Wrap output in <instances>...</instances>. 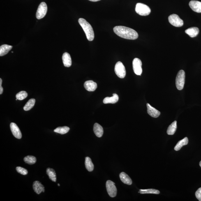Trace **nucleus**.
<instances>
[{"label":"nucleus","instance_id":"26","mask_svg":"<svg viewBox=\"0 0 201 201\" xmlns=\"http://www.w3.org/2000/svg\"><path fill=\"white\" fill-rule=\"evenodd\" d=\"M70 128L67 126L58 127L54 130V132L58 133L64 135L69 131Z\"/></svg>","mask_w":201,"mask_h":201},{"label":"nucleus","instance_id":"33","mask_svg":"<svg viewBox=\"0 0 201 201\" xmlns=\"http://www.w3.org/2000/svg\"><path fill=\"white\" fill-rule=\"evenodd\" d=\"M89 1H91V2H97L98 1H100V0H89Z\"/></svg>","mask_w":201,"mask_h":201},{"label":"nucleus","instance_id":"12","mask_svg":"<svg viewBox=\"0 0 201 201\" xmlns=\"http://www.w3.org/2000/svg\"><path fill=\"white\" fill-rule=\"evenodd\" d=\"M84 86L86 90L89 91H94L97 88L96 83L93 81H86L85 82Z\"/></svg>","mask_w":201,"mask_h":201},{"label":"nucleus","instance_id":"29","mask_svg":"<svg viewBox=\"0 0 201 201\" xmlns=\"http://www.w3.org/2000/svg\"><path fill=\"white\" fill-rule=\"evenodd\" d=\"M28 93L26 91H22L17 94L16 97L18 100H22L27 97Z\"/></svg>","mask_w":201,"mask_h":201},{"label":"nucleus","instance_id":"9","mask_svg":"<svg viewBox=\"0 0 201 201\" xmlns=\"http://www.w3.org/2000/svg\"><path fill=\"white\" fill-rule=\"evenodd\" d=\"M142 62L140 59L136 58L133 61V69L136 74L141 75L142 72Z\"/></svg>","mask_w":201,"mask_h":201},{"label":"nucleus","instance_id":"15","mask_svg":"<svg viewBox=\"0 0 201 201\" xmlns=\"http://www.w3.org/2000/svg\"><path fill=\"white\" fill-rule=\"evenodd\" d=\"M33 188L34 191L37 194L39 195L43 190L45 189V187L39 181H35L33 183Z\"/></svg>","mask_w":201,"mask_h":201},{"label":"nucleus","instance_id":"7","mask_svg":"<svg viewBox=\"0 0 201 201\" xmlns=\"http://www.w3.org/2000/svg\"><path fill=\"white\" fill-rule=\"evenodd\" d=\"M169 22L172 25L176 27H181L184 24L182 19L175 14L171 15L168 17Z\"/></svg>","mask_w":201,"mask_h":201},{"label":"nucleus","instance_id":"35","mask_svg":"<svg viewBox=\"0 0 201 201\" xmlns=\"http://www.w3.org/2000/svg\"><path fill=\"white\" fill-rule=\"evenodd\" d=\"M58 186H60V184H58Z\"/></svg>","mask_w":201,"mask_h":201},{"label":"nucleus","instance_id":"32","mask_svg":"<svg viewBox=\"0 0 201 201\" xmlns=\"http://www.w3.org/2000/svg\"><path fill=\"white\" fill-rule=\"evenodd\" d=\"M2 79L1 78L0 79V94H2L3 92V88L2 86Z\"/></svg>","mask_w":201,"mask_h":201},{"label":"nucleus","instance_id":"1","mask_svg":"<svg viewBox=\"0 0 201 201\" xmlns=\"http://www.w3.org/2000/svg\"><path fill=\"white\" fill-rule=\"evenodd\" d=\"M113 30L117 36L126 39L134 40L138 37L137 32L133 29L123 26H116Z\"/></svg>","mask_w":201,"mask_h":201},{"label":"nucleus","instance_id":"27","mask_svg":"<svg viewBox=\"0 0 201 201\" xmlns=\"http://www.w3.org/2000/svg\"><path fill=\"white\" fill-rule=\"evenodd\" d=\"M24 161L26 164L30 165H33L36 163V158L35 156H29L25 157L24 158Z\"/></svg>","mask_w":201,"mask_h":201},{"label":"nucleus","instance_id":"2","mask_svg":"<svg viewBox=\"0 0 201 201\" xmlns=\"http://www.w3.org/2000/svg\"><path fill=\"white\" fill-rule=\"evenodd\" d=\"M78 22L83 29L88 40L93 41L94 38V33L91 25L85 19L82 18H79Z\"/></svg>","mask_w":201,"mask_h":201},{"label":"nucleus","instance_id":"34","mask_svg":"<svg viewBox=\"0 0 201 201\" xmlns=\"http://www.w3.org/2000/svg\"><path fill=\"white\" fill-rule=\"evenodd\" d=\"M199 165H200V167H201V161L200 162V163H199Z\"/></svg>","mask_w":201,"mask_h":201},{"label":"nucleus","instance_id":"31","mask_svg":"<svg viewBox=\"0 0 201 201\" xmlns=\"http://www.w3.org/2000/svg\"><path fill=\"white\" fill-rule=\"evenodd\" d=\"M195 196L199 201H201V187L199 188L195 193Z\"/></svg>","mask_w":201,"mask_h":201},{"label":"nucleus","instance_id":"17","mask_svg":"<svg viewBox=\"0 0 201 201\" xmlns=\"http://www.w3.org/2000/svg\"><path fill=\"white\" fill-rule=\"evenodd\" d=\"M62 61L64 66L66 67H69L72 65V60L69 54L66 52L63 54Z\"/></svg>","mask_w":201,"mask_h":201},{"label":"nucleus","instance_id":"18","mask_svg":"<svg viewBox=\"0 0 201 201\" xmlns=\"http://www.w3.org/2000/svg\"><path fill=\"white\" fill-rule=\"evenodd\" d=\"M119 176L121 180L124 184L128 185H131L132 184V180L126 173L121 172Z\"/></svg>","mask_w":201,"mask_h":201},{"label":"nucleus","instance_id":"23","mask_svg":"<svg viewBox=\"0 0 201 201\" xmlns=\"http://www.w3.org/2000/svg\"><path fill=\"white\" fill-rule=\"evenodd\" d=\"M85 165L86 169L89 172L92 171L94 169V165L91 159L89 157H86L85 158Z\"/></svg>","mask_w":201,"mask_h":201},{"label":"nucleus","instance_id":"14","mask_svg":"<svg viewBox=\"0 0 201 201\" xmlns=\"http://www.w3.org/2000/svg\"><path fill=\"white\" fill-rule=\"evenodd\" d=\"M93 132L98 137H100L103 136L104 133V130L103 127L98 123H96L93 126Z\"/></svg>","mask_w":201,"mask_h":201},{"label":"nucleus","instance_id":"4","mask_svg":"<svg viewBox=\"0 0 201 201\" xmlns=\"http://www.w3.org/2000/svg\"><path fill=\"white\" fill-rule=\"evenodd\" d=\"M185 73L184 70H181L178 72L176 78V85L179 90H182L185 84Z\"/></svg>","mask_w":201,"mask_h":201},{"label":"nucleus","instance_id":"22","mask_svg":"<svg viewBox=\"0 0 201 201\" xmlns=\"http://www.w3.org/2000/svg\"><path fill=\"white\" fill-rule=\"evenodd\" d=\"M177 122L175 121L168 127L167 130V133L168 135H173L177 130Z\"/></svg>","mask_w":201,"mask_h":201},{"label":"nucleus","instance_id":"11","mask_svg":"<svg viewBox=\"0 0 201 201\" xmlns=\"http://www.w3.org/2000/svg\"><path fill=\"white\" fill-rule=\"evenodd\" d=\"M189 6L194 11L201 13V2L196 1H191L189 2Z\"/></svg>","mask_w":201,"mask_h":201},{"label":"nucleus","instance_id":"21","mask_svg":"<svg viewBox=\"0 0 201 201\" xmlns=\"http://www.w3.org/2000/svg\"><path fill=\"white\" fill-rule=\"evenodd\" d=\"M188 142V139L187 137H186L184 138L181 140L174 147V150L176 151H179L183 147V146L187 145Z\"/></svg>","mask_w":201,"mask_h":201},{"label":"nucleus","instance_id":"6","mask_svg":"<svg viewBox=\"0 0 201 201\" xmlns=\"http://www.w3.org/2000/svg\"><path fill=\"white\" fill-rule=\"evenodd\" d=\"M107 193L111 197H114L116 196L117 193V189L116 187L115 183L112 181L108 180L106 183Z\"/></svg>","mask_w":201,"mask_h":201},{"label":"nucleus","instance_id":"10","mask_svg":"<svg viewBox=\"0 0 201 201\" xmlns=\"http://www.w3.org/2000/svg\"><path fill=\"white\" fill-rule=\"evenodd\" d=\"M10 130L13 135L16 138L21 139L22 137V134L20 129L17 125L14 123H11L10 124Z\"/></svg>","mask_w":201,"mask_h":201},{"label":"nucleus","instance_id":"5","mask_svg":"<svg viewBox=\"0 0 201 201\" xmlns=\"http://www.w3.org/2000/svg\"><path fill=\"white\" fill-rule=\"evenodd\" d=\"M114 70L116 75L120 78H123L126 76V70L124 65L121 61H118L115 65Z\"/></svg>","mask_w":201,"mask_h":201},{"label":"nucleus","instance_id":"28","mask_svg":"<svg viewBox=\"0 0 201 201\" xmlns=\"http://www.w3.org/2000/svg\"><path fill=\"white\" fill-rule=\"evenodd\" d=\"M139 193L141 194H153L158 195L160 193V191L159 190L154 189H140L138 192Z\"/></svg>","mask_w":201,"mask_h":201},{"label":"nucleus","instance_id":"24","mask_svg":"<svg viewBox=\"0 0 201 201\" xmlns=\"http://www.w3.org/2000/svg\"><path fill=\"white\" fill-rule=\"evenodd\" d=\"M46 173L48 175L49 179L53 182H56V175L55 171L53 169L50 168H47Z\"/></svg>","mask_w":201,"mask_h":201},{"label":"nucleus","instance_id":"16","mask_svg":"<svg viewBox=\"0 0 201 201\" xmlns=\"http://www.w3.org/2000/svg\"><path fill=\"white\" fill-rule=\"evenodd\" d=\"M119 100V96L116 93H113L112 97H107L103 100V103L106 104H114L117 103Z\"/></svg>","mask_w":201,"mask_h":201},{"label":"nucleus","instance_id":"13","mask_svg":"<svg viewBox=\"0 0 201 201\" xmlns=\"http://www.w3.org/2000/svg\"><path fill=\"white\" fill-rule=\"evenodd\" d=\"M147 107L148 114L151 117L154 118H157L160 116V112L156 110V109L151 106L149 104H147Z\"/></svg>","mask_w":201,"mask_h":201},{"label":"nucleus","instance_id":"3","mask_svg":"<svg viewBox=\"0 0 201 201\" xmlns=\"http://www.w3.org/2000/svg\"><path fill=\"white\" fill-rule=\"evenodd\" d=\"M135 11L139 15L145 16L150 14L151 10L146 5L142 3H137L136 6Z\"/></svg>","mask_w":201,"mask_h":201},{"label":"nucleus","instance_id":"8","mask_svg":"<svg viewBox=\"0 0 201 201\" xmlns=\"http://www.w3.org/2000/svg\"><path fill=\"white\" fill-rule=\"evenodd\" d=\"M47 10V7L45 2H42L39 6L36 13V18L38 19H41L45 16Z\"/></svg>","mask_w":201,"mask_h":201},{"label":"nucleus","instance_id":"20","mask_svg":"<svg viewBox=\"0 0 201 201\" xmlns=\"http://www.w3.org/2000/svg\"><path fill=\"white\" fill-rule=\"evenodd\" d=\"M12 48L11 45H2L0 47V56H2L8 54Z\"/></svg>","mask_w":201,"mask_h":201},{"label":"nucleus","instance_id":"25","mask_svg":"<svg viewBox=\"0 0 201 201\" xmlns=\"http://www.w3.org/2000/svg\"><path fill=\"white\" fill-rule=\"evenodd\" d=\"M35 102H36V100L32 98L30 99L24 106V110L26 111L30 110L34 106Z\"/></svg>","mask_w":201,"mask_h":201},{"label":"nucleus","instance_id":"19","mask_svg":"<svg viewBox=\"0 0 201 201\" xmlns=\"http://www.w3.org/2000/svg\"><path fill=\"white\" fill-rule=\"evenodd\" d=\"M185 33L191 37L193 38L196 37L198 35L199 33V30L197 27H191L186 30L185 31Z\"/></svg>","mask_w":201,"mask_h":201},{"label":"nucleus","instance_id":"30","mask_svg":"<svg viewBox=\"0 0 201 201\" xmlns=\"http://www.w3.org/2000/svg\"><path fill=\"white\" fill-rule=\"evenodd\" d=\"M16 170L18 172L23 175H26L28 173V171L26 169L20 167H17Z\"/></svg>","mask_w":201,"mask_h":201}]
</instances>
